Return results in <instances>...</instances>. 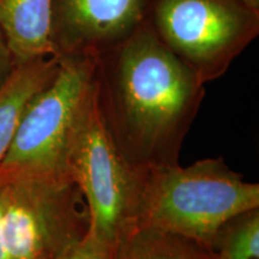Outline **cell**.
I'll list each match as a JSON object with an SVG mask.
<instances>
[{"label": "cell", "mask_w": 259, "mask_h": 259, "mask_svg": "<svg viewBox=\"0 0 259 259\" xmlns=\"http://www.w3.org/2000/svg\"><path fill=\"white\" fill-rule=\"evenodd\" d=\"M103 122L132 167L177 164L205 83L145 23L95 57Z\"/></svg>", "instance_id": "6da1fadb"}, {"label": "cell", "mask_w": 259, "mask_h": 259, "mask_svg": "<svg viewBox=\"0 0 259 259\" xmlns=\"http://www.w3.org/2000/svg\"><path fill=\"white\" fill-rule=\"evenodd\" d=\"M259 208V185L222 157L141 169L136 227L176 233L212 248L225 225Z\"/></svg>", "instance_id": "7a4b0ae2"}, {"label": "cell", "mask_w": 259, "mask_h": 259, "mask_svg": "<svg viewBox=\"0 0 259 259\" xmlns=\"http://www.w3.org/2000/svg\"><path fill=\"white\" fill-rule=\"evenodd\" d=\"M88 226L73 180L0 168V259H59Z\"/></svg>", "instance_id": "3957f363"}, {"label": "cell", "mask_w": 259, "mask_h": 259, "mask_svg": "<svg viewBox=\"0 0 259 259\" xmlns=\"http://www.w3.org/2000/svg\"><path fill=\"white\" fill-rule=\"evenodd\" d=\"M59 58L53 79L22 115L2 169L72 180L69 158L78 126L96 96L95 57Z\"/></svg>", "instance_id": "277c9868"}, {"label": "cell", "mask_w": 259, "mask_h": 259, "mask_svg": "<svg viewBox=\"0 0 259 259\" xmlns=\"http://www.w3.org/2000/svg\"><path fill=\"white\" fill-rule=\"evenodd\" d=\"M149 27L203 83L220 78L259 34L246 0H153Z\"/></svg>", "instance_id": "5b68a950"}, {"label": "cell", "mask_w": 259, "mask_h": 259, "mask_svg": "<svg viewBox=\"0 0 259 259\" xmlns=\"http://www.w3.org/2000/svg\"><path fill=\"white\" fill-rule=\"evenodd\" d=\"M69 169L88 208L85 236L115 255L136 227L141 169L132 167L113 142L100 113L97 90L74 136Z\"/></svg>", "instance_id": "8992f818"}, {"label": "cell", "mask_w": 259, "mask_h": 259, "mask_svg": "<svg viewBox=\"0 0 259 259\" xmlns=\"http://www.w3.org/2000/svg\"><path fill=\"white\" fill-rule=\"evenodd\" d=\"M153 0H51L54 56L96 57L147 22Z\"/></svg>", "instance_id": "52a82bcc"}, {"label": "cell", "mask_w": 259, "mask_h": 259, "mask_svg": "<svg viewBox=\"0 0 259 259\" xmlns=\"http://www.w3.org/2000/svg\"><path fill=\"white\" fill-rule=\"evenodd\" d=\"M0 31L16 64L54 56L51 0H0Z\"/></svg>", "instance_id": "ba28073f"}, {"label": "cell", "mask_w": 259, "mask_h": 259, "mask_svg": "<svg viewBox=\"0 0 259 259\" xmlns=\"http://www.w3.org/2000/svg\"><path fill=\"white\" fill-rule=\"evenodd\" d=\"M58 67L59 58L56 56L17 64L0 89V162L9 151L28 105L53 79Z\"/></svg>", "instance_id": "9c48e42d"}, {"label": "cell", "mask_w": 259, "mask_h": 259, "mask_svg": "<svg viewBox=\"0 0 259 259\" xmlns=\"http://www.w3.org/2000/svg\"><path fill=\"white\" fill-rule=\"evenodd\" d=\"M114 259H215L212 248L154 227H135L119 245Z\"/></svg>", "instance_id": "30bf717a"}, {"label": "cell", "mask_w": 259, "mask_h": 259, "mask_svg": "<svg viewBox=\"0 0 259 259\" xmlns=\"http://www.w3.org/2000/svg\"><path fill=\"white\" fill-rule=\"evenodd\" d=\"M212 251L215 259H259V208L227 222Z\"/></svg>", "instance_id": "8fae6325"}, {"label": "cell", "mask_w": 259, "mask_h": 259, "mask_svg": "<svg viewBox=\"0 0 259 259\" xmlns=\"http://www.w3.org/2000/svg\"><path fill=\"white\" fill-rule=\"evenodd\" d=\"M115 255L102 246L84 236L82 240L67 248L59 259H114Z\"/></svg>", "instance_id": "7c38bea8"}, {"label": "cell", "mask_w": 259, "mask_h": 259, "mask_svg": "<svg viewBox=\"0 0 259 259\" xmlns=\"http://www.w3.org/2000/svg\"><path fill=\"white\" fill-rule=\"evenodd\" d=\"M17 64H16L15 58L9 50L4 35L0 31V89L8 82Z\"/></svg>", "instance_id": "4fadbf2b"}, {"label": "cell", "mask_w": 259, "mask_h": 259, "mask_svg": "<svg viewBox=\"0 0 259 259\" xmlns=\"http://www.w3.org/2000/svg\"><path fill=\"white\" fill-rule=\"evenodd\" d=\"M246 2H248L250 4L254 5V6H259V0H246Z\"/></svg>", "instance_id": "5bb4252c"}]
</instances>
